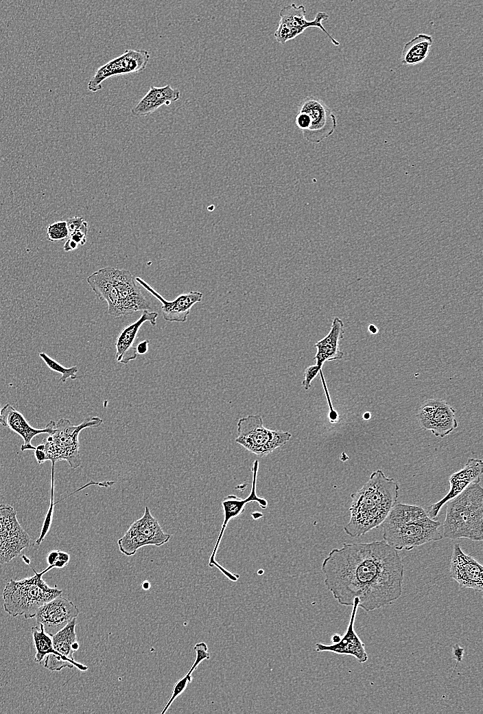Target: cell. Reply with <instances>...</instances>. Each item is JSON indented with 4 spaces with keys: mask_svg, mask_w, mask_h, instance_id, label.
Segmentation results:
<instances>
[{
    "mask_svg": "<svg viewBox=\"0 0 483 714\" xmlns=\"http://www.w3.org/2000/svg\"><path fill=\"white\" fill-rule=\"evenodd\" d=\"M324 583L342 606L366 612L392 604L401 595L404 566L397 550L384 540L344 543L332 549L321 567Z\"/></svg>",
    "mask_w": 483,
    "mask_h": 714,
    "instance_id": "1",
    "label": "cell"
},
{
    "mask_svg": "<svg viewBox=\"0 0 483 714\" xmlns=\"http://www.w3.org/2000/svg\"><path fill=\"white\" fill-rule=\"evenodd\" d=\"M399 490L398 483L381 470L373 472L364 485L351 494L350 519L344 532L360 537L381 525L397 503Z\"/></svg>",
    "mask_w": 483,
    "mask_h": 714,
    "instance_id": "2",
    "label": "cell"
},
{
    "mask_svg": "<svg viewBox=\"0 0 483 714\" xmlns=\"http://www.w3.org/2000/svg\"><path fill=\"white\" fill-rule=\"evenodd\" d=\"M381 525L383 540L396 550L410 551L443 538L441 523L416 505L396 503Z\"/></svg>",
    "mask_w": 483,
    "mask_h": 714,
    "instance_id": "3",
    "label": "cell"
},
{
    "mask_svg": "<svg viewBox=\"0 0 483 714\" xmlns=\"http://www.w3.org/2000/svg\"><path fill=\"white\" fill-rule=\"evenodd\" d=\"M443 537L451 540H483V490L472 483L447 503Z\"/></svg>",
    "mask_w": 483,
    "mask_h": 714,
    "instance_id": "4",
    "label": "cell"
},
{
    "mask_svg": "<svg viewBox=\"0 0 483 714\" xmlns=\"http://www.w3.org/2000/svg\"><path fill=\"white\" fill-rule=\"evenodd\" d=\"M54 568L49 566L40 573L34 570L35 575L30 577L11 579L3 591L5 611L12 617L32 619L41 606L61 595V590L49 587L43 579V575Z\"/></svg>",
    "mask_w": 483,
    "mask_h": 714,
    "instance_id": "5",
    "label": "cell"
},
{
    "mask_svg": "<svg viewBox=\"0 0 483 714\" xmlns=\"http://www.w3.org/2000/svg\"><path fill=\"white\" fill-rule=\"evenodd\" d=\"M102 422V419L99 417L86 418L79 425H73L69 419L65 418H61L57 422L51 420V431L41 443L47 461L56 463L64 460L68 462L71 468L80 467V433L85 428H97Z\"/></svg>",
    "mask_w": 483,
    "mask_h": 714,
    "instance_id": "6",
    "label": "cell"
},
{
    "mask_svg": "<svg viewBox=\"0 0 483 714\" xmlns=\"http://www.w3.org/2000/svg\"><path fill=\"white\" fill-rule=\"evenodd\" d=\"M237 427L238 435L235 442L259 457H266L283 446L292 437L289 432L266 428L260 415L240 418Z\"/></svg>",
    "mask_w": 483,
    "mask_h": 714,
    "instance_id": "7",
    "label": "cell"
},
{
    "mask_svg": "<svg viewBox=\"0 0 483 714\" xmlns=\"http://www.w3.org/2000/svg\"><path fill=\"white\" fill-rule=\"evenodd\" d=\"M295 124L307 141L319 143L333 135L337 119L332 109L322 100L309 95L301 101Z\"/></svg>",
    "mask_w": 483,
    "mask_h": 714,
    "instance_id": "8",
    "label": "cell"
},
{
    "mask_svg": "<svg viewBox=\"0 0 483 714\" xmlns=\"http://www.w3.org/2000/svg\"><path fill=\"white\" fill-rule=\"evenodd\" d=\"M305 15L306 10L303 5H296L295 3H291L282 8L279 11L280 20L274 33L276 41L283 45L303 34L307 28L317 27L327 36L333 45H340L322 23V21L329 19L328 14L319 11L311 21L307 20Z\"/></svg>",
    "mask_w": 483,
    "mask_h": 714,
    "instance_id": "9",
    "label": "cell"
},
{
    "mask_svg": "<svg viewBox=\"0 0 483 714\" xmlns=\"http://www.w3.org/2000/svg\"><path fill=\"white\" fill-rule=\"evenodd\" d=\"M258 470L259 461L255 460L253 462L251 469L252 472V489L249 495L246 498H239L235 495H228L223 498L222 506L223 508L224 521L213 550L209 557V566L210 567H216L227 579L234 582L238 580L239 575L233 573L223 567V566L220 564L215 560V557L228 522L239 516L244 512L245 505L247 503L250 502H257L262 509H266L268 507L267 500L265 498L259 497L256 492Z\"/></svg>",
    "mask_w": 483,
    "mask_h": 714,
    "instance_id": "10",
    "label": "cell"
},
{
    "mask_svg": "<svg viewBox=\"0 0 483 714\" xmlns=\"http://www.w3.org/2000/svg\"><path fill=\"white\" fill-rule=\"evenodd\" d=\"M16 514L12 505L0 504L1 564L10 562L30 545V536L19 523Z\"/></svg>",
    "mask_w": 483,
    "mask_h": 714,
    "instance_id": "11",
    "label": "cell"
},
{
    "mask_svg": "<svg viewBox=\"0 0 483 714\" xmlns=\"http://www.w3.org/2000/svg\"><path fill=\"white\" fill-rule=\"evenodd\" d=\"M150 58V53L146 49H126L96 70L87 84L88 90L96 93L102 89V83L108 78L143 71Z\"/></svg>",
    "mask_w": 483,
    "mask_h": 714,
    "instance_id": "12",
    "label": "cell"
},
{
    "mask_svg": "<svg viewBox=\"0 0 483 714\" xmlns=\"http://www.w3.org/2000/svg\"><path fill=\"white\" fill-rule=\"evenodd\" d=\"M456 411L445 400L428 399L417 411L416 419L421 428L443 438L458 427Z\"/></svg>",
    "mask_w": 483,
    "mask_h": 714,
    "instance_id": "13",
    "label": "cell"
},
{
    "mask_svg": "<svg viewBox=\"0 0 483 714\" xmlns=\"http://www.w3.org/2000/svg\"><path fill=\"white\" fill-rule=\"evenodd\" d=\"M483 566L471 555L465 553L459 544H454L449 564V576L460 588L483 590Z\"/></svg>",
    "mask_w": 483,
    "mask_h": 714,
    "instance_id": "14",
    "label": "cell"
},
{
    "mask_svg": "<svg viewBox=\"0 0 483 714\" xmlns=\"http://www.w3.org/2000/svg\"><path fill=\"white\" fill-rule=\"evenodd\" d=\"M79 614L78 607L61 595L44 603L37 610L35 618L51 636L57 633Z\"/></svg>",
    "mask_w": 483,
    "mask_h": 714,
    "instance_id": "15",
    "label": "cell"
},
{
    "mask_svg": "<svg viewBox=\"0 0 483 714\" xmlns=\"http://www.w3.org/2000/svg\"><path fill=\"white\" fill-rule=\"evenodd\" d=\"M483 461L480 459L470 458L464 465L458 471L453 473L449 479V489L447 494L438 501L433 503L428 509L427 514L435 519L443 506L453 498L460 494L469 485L480 483L482 476Z\"/></svg>",
    "mask_w": 483,
    "mask_h": 714,
    "instance_id": "16",
    "label": "cell"
},
{
    "mask_svg": "<svg viewBox=\"0 0 483 714\" xmlns=\"http://www.w3.org/2000/svg\"><path fill=\"white\" fill-rule=\"evenodd\" d=\"M135 281L161 302L162 316L169 322H186L191 308L200 302L203 297L201 292L190 291L180 294L172 301H168L141 277H137Z\"/></svg>",
    "mask_w": 483,
    "mask_h": 714,
    "instance_id": "17",
    "label": "cell"
},
{
    "mask_svg": "<svg viewBox=\"0 0 483 714\" xmlns=\"http://www.w3.org/2000/svg\"><path fill=\"white\" fill-rule=\"evenodd\" d=\"M112 275L117 288L123 316L138 311L149 310L151 306L129 270L112 268Z\"/></svg>",
    "mask_w": 483,
    "mask_h": 714,
    "instance_id": "18",
    "label": "cell"
},
{
    "mask_svg": "<svg viewBox=\"0 0 483 714\" xmlns=\"http://www.w3.org/2000/svg\"><path fill=\"white\" fill-rule=\"evenodd\" d=\"M358 604L359 599L357 598L354 599L349 623L344 634L341 636L340 641L338 643L331 644L318 643L315 645L316 652H327L336 654L352 656L360 663H364L368 660V656L365 649V645L354 630V623Z\"/></svg>",
    "mask_w": 483,
    "mask_h": 714,
    "instance_id": "19",
    "label": "cell"
},
{
    "mask_svg": "<svg viewBox=\"0 0 483 714\" xmlns=\"http://www.w3.org/2000/svg\"><path fill=\"white\" fill-rule=\"evenodd\" d=\"M158 316V314L156 312L144 310L137 320L128 324L120 331L115 343L117 362L127 364L136 359L138 354L134 343L141 327L145 322H150L152 325H155Z\"/></svg>",
    "mask_w": 483,
    "mask_h": 714,
    "instance_id": "20",
    "label": "cell"
},
{
    "mask_svg": "<svg viewBox=\"0 0 483 714\" xmlns=\"http://www.w3.org/2000/svg\"><path fill=\"white\" fill-rule=\"evenodd\" d=\"M86 281L96 296L108 304V314L116 318L123 316L119 297L114 284L112 267L102 268L93 273Z\"/></svg>",
    "mask_w": 483,
    "mask_h": 714,
    "instance_id": "21",
    "label": "cell"
},
{
    "mask_svg": "<svg viewBox=\"0 0 483 714\" xmlns=\"http://www.w3.org/2000/svg\"><path fill=\"white\" fill-rule=\"evenodd\" d=\"M1 416L4 422V426H8L10 430L20 435L23 439L21 450H35L31 441L38 435L42 433L49 434L51 431V421H50L44 428H36L32 427L26 420L23 415L16 410L11 404H5L1 408Z\"/></svg>",
    "mask_w": 483,
    "mask_h": 714,
    "instance_id": "22",
    "label": "cell"
},
{
    "mask_svg": "<svg viewBox=\"0 0 483 714\" xmlns=\"http://www.w3.org/2000/svg\"><path fill=\"white\" fill-rule=\"evenodd\" d=\"M180 97V91L172 88L170 84L164 87L152 85L145 95L131 109V114L134 117L148 116L161 106H169L172 102L178 100Z\"/></svg>",
    "mask_w": 483,
    "mask_h": 714,
    "instance_id": "23",
    "label": "cell"
},
{
    "mask_svg": "<svg viewBox=\"0 0 483 714\" xmlns=\"http://www.w3.org/2000/svg\"><path fill=\"white\" fill-rule=\"evenodd\" d=\"M344 334V323L336 316L332 321L329 332L314 345L316 348L314 360L317 365L322 368L326 362L343 358L344 352L340 349L339 346Z\"/></svg>",
    "mask_w": 483,
    "mask_h": 714,
    "instance_id": "24",
    "label": "cell"
},
{
    "mask_svg": "<svg viewBox=\"0 0 483 714\" xmlns=\"http://www.w3.org/2000/svg\"><path fill=\"white\" fill-rule=\"evenodd\" d=\"M433 38L430 35L419 34L405 43L401 52V63L414 66L423 62L430 51Z\"/></svg>",
    "mask_w": 483,
    "mask_h": 714,
    "instance_id": "25",
    "label": "cell"
},
{
    "mask_svg": "<svg viewBox=\"0 0 483 714\" xmlns=\"http://www.w3.org/2000/svg\"><path fill=\"white\" fill-rule=\"evenodd\" d=\"M33 640L36 648L34 661L40 663L47 655L60 658L70 663L80 671H86L88 667L75 660H71L59 654L53 647L51 636L45 632L42 624L32 627Z\"/></svg>",
    "mask_w": 483,
    "mask_h": 714,
    "instance_id": "26",
    "label": "cell"
},
{
    "mask_svg": "<svg viewBox=\"0 0 483 714\" xmlns=\"http://www.w3.org/2000/svg\"><path fill=\"white\" fill-rule=\"evenodd\" d=\"M131 525L145 536L150 540L151 545L160 546L168 542L170 539V535L162 529L148 506L145 507L143 516L132 522Z\"/></svg>",
    "mask_w": 483,
    "mask_h": 714,
    "instance_id": "27",
    "label": "cell"
},
{
    "mask_svg": "<svg viewBox=\"0 0 483 714\" xmlns=\"http://www.w3.org/2000/svg\"><path fill=\"white\" fill-rule=\"evenodd\" d=\"M76 618L71 620L67 625L51 636L54 649L62 656L75 660L73 654L79 649V643L75 633Z\"/></svg>",
    "mask_w": 483,
    "mask_h": 714,
    "instance_id": "28",
    "label": "cell"
},
{
    "mask_svg": "<svg viewBox=\"0 0 483 714\" xmlns=\"http://www.w3.org/2000/svg\"><path fill=\"white\" fill-rule=\"evenodd\" d=\"M119 551L126 556L134 555L140 548L151 545L150 540L132 525L117 541Z\"/></svg>",
    "mask_w": 483,
    "mask_h": 714,
    "instance_id": "29",
    "label": "cell"
},
{
    "mask_svg": "<svg viewBox=\"0 0 483 714\" xmlns=\"http://www.w3.org/2000/svg\"><path fill=\"white\" fill-rule=\"evenodd\" d=\"M39 356L51 370L62 375L60 378L62 382H65L69 378L71 380L77 378V373L78 371L77 366L65 367L44 352L39 353Z\"/></svg>",
    "mask_w": 483,
    "mask_h": 714,
    "instance_id": "30",
    "label": "cell"
},
{
    "mask_svg": "<svg viewBox=\"0 0 483 714\" xmlns=\"http://www.w3.org/2000/svg\"><path fill=\"white\" fill-rule=\"evenodd\" d=\"M54 466H55V463H51L50 504H49V509L47 510V514L45 515V519H44V522H43V526H42V529H41V531H40V536H39L38 538L36 540V544H38V545H40L41 544V542L43 541L44 538H45L46 535L47 534V533H48V531H49V530L50 529V527H51V522H52L54 509V506L56 505L55 502H54Z\"/></svg>",
    "mask_w": 483,
    "mask_h": 714,
    "instance_id": "31",
    "label": "cell"
},
{
    "mask_svg": "<svg viewBox=\"0 0 483 714\" xmlns=\"http://www.w3.org/2000/svg\"><path fill=\"white\" fill-rule=\"evenodd\" d=\"M69 235L66 220L54 222L47 228V238L51 242L63 240L68 238Z\"/></svg>",
    "mask_w": 483,
    "mask_h": 714,
    "instance_id": "32",
    "label": "cell"
},
{
    "mask_svg": "<svg viewBox=\"0 0 483 714\" xmlns=\"http://www.w3.org/2000/svg\"><path fill=\"white\" fill-rule=\"evenodd\" d=\"M192 676L186 673L185 676L179 679L174 685L170 698L166 703L161 714L165 713L171 706L174 700L179 696L187 688L188 684L192 681Z\"/></svg>",
    "mask_w": 483,
    "mask_h": 714,
    "instance_id": "33",
    "label": "cell"
},
{
    "mask_svg": "<svg viewBox=\"0 0 483 714\" xmlns=\"http://www.w3.org/2000/svg\"><path fill=\"white\" fill-rule=\"evenodd\" d=\"M196 652V658L190 667L189 670L187 673L189 675H191L197 667L206 659L210 658V654L208 652V647L204 642L196 643L193 647Z\"/></svg>",
    "mask_w": 483,
    "mask_h": 714,
    "instance_id": "34",
    "label": "cell"
},
{
    "mask_svg": "<svg viewBox=\"0 0 483 714\" xmlns=\"http://www.w3.org/2000/svg\"><path fill=\"white\" fill-rule=\"evenodd\" d=\"M89 230L87 222L84 221L82 224L75 231L69 233L68 239L78 246H83L86 242V235Z\"/></svg>",
    "mask_w": 483,
    "mask_h": 714,
    "instance_id": "35",
    "label": "cell"
},
{
    "mask_svg": "<svg viewBox=\"0 0 483 714\" xmlns=\"http://www.w3.org/2000/svg\"><path fill=\"white\" fill-rule=\"evenodd\" d=\"M319 375H320V378H321L322 387H323V389H324V391H325V396H326V398H327V404H328V406H329V421H330L331 423H335V422L339 421V415L337 413V411L333 407V405H332V403H331V398H330V395H329V391H328V389H327V386L326 384V382H325V378H324L322 369H320L319 371Z\"/></svg>",
    "mask_w": 483,
    "mask_h": 714,
    "instance_id": "36",
    "label": "cell"
},
{
    "mask_svg": "<svg viewBox=\"0 0 483 714\" xmlns=\"http://www.w3.org/2000/svg\"><path fill=\"white\" fill-rule=\"evenodd\" d=\"M320 369H322V368L316 364L311 365L306 368L304 372V378L302 381V386L305 390L307 391L309 389L311 382L319 373Z\"/></svg>",
    "mask_w": 483,
    "mask_h": 714,
    "instance_id": "37",
    "label": "cell"
},
{
    "mask_svg": "<svg viewBox=\"0 0 483 714\" xmlns=\"http://www.w3.org/2000/svg\"><path fill=\"white\" fill-rule=\"evenodd\" d=\"M84 221L85 220L82 217L74 216L68 218L66 220V222L69 233H70L75 229H78Z\"/></svg>",
    "mask_w": 483,
    "mask_h": 714,
    "instance_id": "38",
    "label": "cell"
},
{
    "mask_svg": "<svg viewBox=\"0 0 483 714\" xmlns=\"http://www.w3.org/2000/svg\"><path fill=\"white\" fill-rule=\"evenodd\" d=\"M70 560V555L68 553L58 551V556L57 561L54 564V568H61L68 564Z\"/></svg>",
    "mask_w": 483,
    "mask_h": 714,
    "instance_id": "39",
    "label": "cell"
},
{
    "mask_svg": "<svg viewBox=\"0 0 483 714\" xmlns=\"http://www.w3.org/2000/svg\"><path fill=\"white\" fill-rule=\"evenodd\" d=\"M34 455L38 464H42L47 461L46 454L41 444L36 447V449L34 450Z\"/></svg>",
    "mask_w": 483,
    "mask_h": 714,
    "instance_id": "40",
    "label": "cell"
},
{
    "mask_svg": "<svg viewBox=\"0 0 483 714\" xmlns=\"http://www.w3.org/2000/svg\"><path fill=\"white\" fill-rule=\"evenodd\" d=\"M452 653L457 664L462 660L464 656V649L459 645L456 644L453 645Z\"/></svg>",
    "mask_w": 483,
    "mask_h": 714,
    "instance_id": "41",
    "label": "cell"
},
{
    "mask_svg": "<svg viewBox=\"0 0 483 714\" xmlns=\"http://www.w3.org/2000/svg\"><path fill=\"white\" fill-rule=\"evenodd\" d=\"M58 551L59 550H51L47 554L46 559L49 566H53L54 567V565L58 559Z\"/></svg>",
    "mask_w": 483,
    "mask_h": 714,
    "instance_id": "42",
    "label": "cell"
},
{
    "mask_svg": "<svg viewBox=\"0 0 483 714\" xmlns=\"http://www.w3.org/2000/svg\"><path fill=\"white\" fill-rule=\"evenodd\" d=\"M149 349V341L145 340L139 343L136 347L137 354L143 355L148 352Z\"/></svg>",
    "mask_w": 483,
    "mask_h": 714,
    "instance_id": "43",
    "label": "cell"
},
{
    "mask_svg": "<svg viewBox=\"0 0 483 714\" xmlns=\"http://www.w3.org/2000/svg\"><path fill=\"white\" fill-rule=\"evenodd\" d=\"M368 330L369 331L370 333H371L372 334H374V335L377 334V332H378L377 327L375 325H373V324H370L368 325Z\"/></svg>",
    "mask_w": 483,
    "mask_h": 714,
    "instance_id": "44",
    "label": "cell"
},
{
    "mask_svg": "<svg viewBox=\"0 0 483 714\" xmlns=\"http://www.w3.org/2000/svg\"><path fill=\"white\" fill-rule=\"evenodd\" d=\"M341 636L338 634H333L331 638V643H338L340 639Z\"/></svg>",
    "mask_w": 483,
    "mask_h": 714,
    "instance_id": "45",
    "label": "cell"
},
{
    "mask_svg": "<svg viewBox=\"0 0 483 714\" xmlns=\"http://www.w3.org/2000/svg\"><path fill=\"white\" fill-rule=\"evenodd\" d=\"M370 417H371V414H370V412H368V411H366V412H365V413H364L363 414V419H364V420H369V419H370Z\"/></svg>",
    "mask_w": 483,
    "mask_h": 714,
    "instance_id": "46",
    "label": "cell"
},
{
    "mask_svg": "<svg viewBox=\"0 0 483 714\" xmlns=\"http://www.w3.org/2000/svg\"><path fill=\"white\" fill-rule=\"evenodd\" d=\"M150 583L148 581H143V583L142 584V588L144 590H148L150 588Z\"/></svg>",
    "mask_w": 483,
    "mask_h": 714,
    "instance_id": "47",
    "label": "cell"
},
{
    "mask_svg": "<svg viewBox=\"0 0 483 714\" xmlns=\"http://www.w3.org/2000/svg\"><path fill=\"white\" fill-rule=\"evenodd\" d=\"M1 408H0V424H1L2 426H4V422H3V418H2V416H1Z\"/></svg>",
    "mask_w": 483,
    "mask_h": 714,
    "instance_id": "48",
    "label": "cell"
}]
</instances>
